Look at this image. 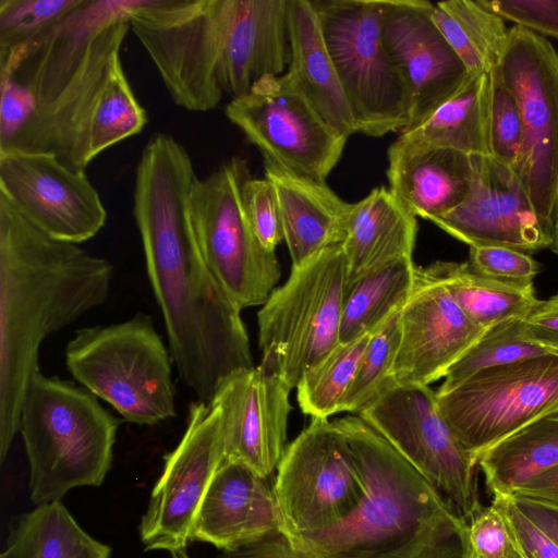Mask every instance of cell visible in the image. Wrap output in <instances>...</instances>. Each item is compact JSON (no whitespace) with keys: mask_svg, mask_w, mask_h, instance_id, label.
Segmentation results:
<instances>
[{"mask_svg":"<svg viewBox=\"0 0 558 558\" xmlns=\"http://www.w3.org/2000/svg\"><path fill=\"white\" fill-rule=\"evenodd\" d=\"M119 423L87 389L36 373L19 430L29 463L31 501H61L74 488L100 486L111 468Z\"/></svg>","mask_w":558,"mask_h":558,"instance_id":"5b68a950","label":"cell"},{"mask_svg":"<svg viewBox=\"0 0 558 558\" xmlns=\"http://www.w3.org/2000/svg\"><path fill=\"white\" fill-rule=\"evenodd\" d=\"M345 292L341 243L291 268L257 313L260 365L295 388L303 373L339 342Z\"/></svg>","mask_w":558,"mask_h":558,"instance_id":"52a82bcc","label":"cell"},{"mask_svg":"<svg viewBox=\"0 0 558 558\" xmlns=\"http://www.w3.org/2000/svg\"><path fill=\"white\" fill-rule=\"evenodd\" d=\"M280 530L268 480L242 464L223 461L196 514L192 541L233 550Z\"/></svg>","mask_w":558,"mask_h":558,"instance_id":"44dd1931","label":"cell"},{"mask_svg":"<svg viewBox=\"0 0 558 558\" xmlns=\"http://www.w3.org/2000/svg\"><path fill=\"white\" fill-rule=\"evenodd\" d=\"M416 265L402 258L359 279L347 289L339 342L372 333L409 299Z\"/></svg>","mask_w":558,"mask_h":558,"instance_id":"1f68e13d","label":"cell"},{"mask_svg":"<svg viewBox=\"0 0 558 558\" xmlns=\"http://www.w3.org/2000/svg\"><path fill=\"white\" fill-rule=\"evenodd\" d=\"M496 71L523 122L522 149L512 169L553 239L558 219V52L547 38L514 25Z\"/></svg>","mask_w":558,"mask_h":558,"instance_id":"9c48e42d","label":"cell"},{"mask_svg":"<svg viewBox=\"0 0 558 558\" xmlns=\"http://www.w3.org/2000/svg\"><path fill=\"white\" fill-rule=\"evenodd\" d=\"M401 310L373 332L343 399L341 412L360 413L387 386L400 342Z\"/></svg>","mask_w":558,"mask_h":558,"instance_id":"e575fe53","label":"cell"},{"mask_svg":"<svg viewBox=\"0 0 558 558\" xmlns=\"http://www.w3.org/2000/svg\"><path fill=\"white\" fill-rule=\"evenodd\" d=\"M350 104L357 133L402 131L408 104L384 43L385 0H311Z\"/></svg>","mask_w":558,"mask_h":558,"instance_id":"ba28073f","label":"cell"},{"mask_svg":"<svg viewBox=\"0 0 558 558\" xmlns=\"http://www.w3.org/2000/svg\"><path fill=\"white\" fill-rule=\"evenodd\" d=\"M288 0H236L228 95L247 93L266 75H282L290 62Z\"/></svg>","mask_w":558,"mask_h":558,"instance_id":"484cf974","label":"cell"},{"mask_svg":"<svg viewBox=\"0 0 558 558\" xmlns=\"http://www.w3.org/2000/svg\"><path fill=\"white\" fill-rule=\"evenodd\" d=\"M226 117L264 157L281 169L326 182L349 137L328 124L283 78L266 75L232 98Z\"/></svg>","mask_w":558,"mask_h":558,"instance_id":"5bb4252c","label":"cell"},{"mask_svg":"<svg viewBox=\"0 0 558 558\" xmlns=\"http://www.w3.org/2000/svg\"><path fill=\"white\" fill-rule=\"evenodd\" d=\"M465 527L456 512L440 514L424 524L407 543L365 558H465Z\"/></svg>","mask_w":558,"mask_h":558,"instance_id":"74e56055","label":"cell"},{"mask_svg":"<svg viewBox=\"0 0 558 558\" xmlns=\"http://www.w3.org/2000/svg\"><path fill=\"white\" fill-rule=\"evenodd\" d=\"M272 486L287 537L329 530L357 508L364 484L343 434L328 418L287 446Z\"/></svg>","mask_w":558,"mask_h":558,"instance_id":"4fadbf2b","label":"cell"},{"mask_svg":"<svg viewBox=\"0 0 558 558\" xmlns=\"http://www.w3.org/2000/svg\"><path fill=\"white\" fill-rule=\"evenodd\" d=\"M524 337L558 353V292L545 301L523 320Z\"/></svg>","mask_w":558,"mask_h":558,"instance_id":"f6af8a7d","label":"cell"},{"mask_svg":"<svg viewBox=\"0 0 558 558\" xmlns=\"http://www.w3.org/2000/svg\"><path fill=\"white\" fill-rule=\"evenodd\" d=\"M291 58L283 81L339 133H357L355 120L311 0H288Z\"/></svg>","mask_w":558,"mask_h":558,"instance_id":"cb8c5ba5","label":"cell"},{"mask_svg":"<svg viewBox=\"0 0 558 558\" xmlns=\"http://www.w3.org/2000/svg\"><path fill=\"white\" fill-rule=\"evenodd\" d=\"M551 251L558 256V219L554 226Z\"/></svg>","mask_w":558,"mask_h":558,"instance_id":"681fc988","label":"cell"},{"mask_svg":"<svg viewBox=\"0 0 558 558\" xmlns=\"http://www.w3.org/2000/svg\"><path fill=\"white\" fill-rule=\"evenodd\" d=\"M508 519L526 558H558V544L530 520L513 502L511 496H494Z\"/></svg>","mask_w":558,"mask_h":558,"instance_id":"7bdbcfd3","label":"cell"},{"mask_svg":"<svg viewBox=\"0 0 558 558\" xmlns=\"http://www.w3.org/2000/svg\"><path fill=\"white\" fill-rule=\"evenodd\" d=\"M515 506L558 544V508L511 496Z\"/></svg>","mask_w":558,"mask_h":558,"instance_id":"c3c4849f","label":"cell"},{"mask_svg":"<svg viewBox=\"0 0 558 558\" xmlns=\"http://www.w3.org/2000/svg\"><path fill=\"white\" fill-rule=\"evenodd\" d=\"M264 169L277 193L292 268L344 241L353 203L340 198L326 182L296 175L269 161H264Z\"/></svg>","mask_w":558,"mask_h":558,"instance_id":"603a6c76","label":"cell"},{"mask_svg":"<svg viewBox=\"0 0 558 558\" xmlns=\"http://www.w3.org/2000/svg\"><path fill=\"white\" fill-rule=\"evenodd\" d=\"M477 156L436 147L400 134L388 149L389 190L412 215L430 220L470 193Z\"/></svg>","mask_w":558,"mask_h":558,"instance_id":"7402d4cb","label":"cell"},{"mask_svg":"<svg viewBox=\"0 0 558 558\" xmlns=\"http://www.w3.org/2000/svg\"><path fill=\"white\" fill-rule=\"evenodd\" d=\"M493 496H510L558 465V414L538 418L501 439L477 459Z\"/></svg>","mask_w":558,"mask_h":558,"instance_id":"83f0119b","label":"cell"},{"mask_svg":"<svg viewBox=\"0 0 558 558\" xmlns=\"http://www.w3.org/2000/svg\"><path fill=\"white\" fill-rule=\"evenodd\" d=\"M223 461L221 409L215 402L195 401L181 440L163 458L162 472L141 519L140 536L146 550L185 555L198 509Z\"/></svg>","mask_w":558,"mask_h":558,"instance_id":"9a60e30c","label":"cell"},{"mask_svg":"<svg viewBox=\"0 0 558 558\" xmlns=\"http://www.w3.org/2000/svg\"><path fill=\"white\" fill-rule=\"evenodd\" d=\"M173 558H187L186 555H183V556H175Z\"/></svg>","mask_w":558,"mask_h":558,"instance_id":"f907efd6","label":"cell"},{"mask_svg":"<svg viewBox=\"0 0 558 558\" xmlns=\"http://www.w3.org/2000/svg\"><path fill=\"white\" fill-rule=\"evenodd\" d=\"M489 107L490 73L470 75L426 120L400 134L468 155L490 156Z\"/></svg>","mask_w":558,"mask_h":558,"instance_id":"f1b7e54d","label":"cell"},{"mask_svg":"<svg viewBox=\"0 0 558 558\" xmlns=\"http://www.w3.org/2000/svg\"><path fill=\"white\" fill-rule=\"evenodd\" d=\"M465 558H526L501 509L481 507L466 522Z\"/></svg>","mask_w":558,"mask_h":558,"instance_id":"f35d334b","label":"cell"},{"mask_svg":"<svg viewBox=\"0 0 558 558\" xmlns=\"http://www.w3.org/2000/svg\"><path fill=\"white\" fill-rule=\"evenodd\" d=\"M0 194L28 222L49 236L80 244L106 225L107 210L85 171L54 155L0 153Z\"/></svg>","mask_w":558,"mask_h":558,"instance_id":"2e32d148","label":"cell"},{"mask_svg":"<svg viewBox=\"0 0 558 558\" xmlns=\"http://www.w3.org/2000/svg\"><path fill=\"white\" fill-rule=\"evenodd\" d=\"M343 434L364 484V496L338 525L288 537L312 558H365L410 541L434 518L454 510L364 418L332 421Z\"/></svg>","mask_w":558,"mask_h":558,"instance_id":"277c9868","label":"cell"},{"mask_svg":"<svg viewBox=\"0 0 558 558\" xmlns=\"http://www.w3.org/2000/svg\"><path fill=\"white\" fill-rule=\"evenodd\" d=\"M112 264L49 236L0 194V461L20 430L25 393L50 335L104 304Z\"/></svg>","mask_w":558,"mask_h":558,"instance_id":"3957f363","label":"cell"},{"mask_svg":"<svg viewBox=\"0 0 558 558\" xmlns=\"http://www.w3.org/2000/svg\"><path fill=\"white\" fill-rule=\"evenodd\" d=\"M291 388L262 365L223 378L210 402L222 412L225 461L268 478L287 448Z\"/></svg>","mask_w":558,"mask_h":558,"instance_id":"d6986e66","label":"cell"},{"mask_svg":"<svg viewBox=\"0 0 558 558\" xmlns=\"http://www.w3.org/2000/svg\"><path fill=\"white\" fill-rule=\"evenodd\" d=\"M83 0H0V50L33 43Z\"/></svg>","mask_w":558,"mask_h":558,"instance_id":"d590c367","label":"cell"},{"mask_svg":"<svg viewBox=\"0 0 558 558\" xmlns=\"http://www.w3.org/2000/svg\"><path fill=\"white\" fill-rule=\"evenodd\" d=\"M143 0H83L0 63L32 96L33 112L1 151L47 153L85 171L111 146L142 132L147 112L121 60L130 15Z\"/></svg>","mask_w":558,"mask_h":558,"instance_id":"7a4b0ae2","label":"cell"},{"mask_svg":"<svg viewBox=\"0 0 558 558\" xmlns=\"http://www.w3.org/2000/svg\"><path fill=\"white\" fill-rule=\"evenodd\" d=\"M429 221L469 246L496 245L531 254L553 243L514 170L490 156H477L476 177L464 201Z\"/></svg>","mask_w":558,"mask_h":558,"instance_id":"ffe728a7","label":"cell"},{"mask_svg":"<svg viewBox=\"0 0 558 558\" xmlns=\"http://www.w3.org/2000/svg\"><path fill=\"white\" fill-rule=\"evenodd\" d=\"M28 90L11 77H1L0 148L22 130L33 112Z\"/></svg>","mask_w":558,"mask_h":558,"instance_id":"ee69618b","label":"cell"},{"mask_svg":"<svg viewBox=\"0 0 558 558\" xmlns=\"http://www.w3.org/2000/svg\"><path fill=\"white\" fill-rule=\"evenodd\" d=\"M427 267L468 318L484 330L507 319H525L541 303L533 284L518 286L488 278L469 262L437 260Z\"/></svg>","mask_w":558,"mask_h":558,"instance_id":"f546056e","label":"cell"},{"mask_svg":"<svg viewBox=\"0 0 558 558\" xmlns=\"http://www.w3.org/2000/svg\"><path fill=\"white\" fill-rule=\"evenodd\" d=\"M186 148L155 133L135 172L133 216L180 379L210 402L227 376L254 367L241 310L208 268L190 213L197 180Z\"/></svg>","mask_w":558,"mask_h":558,"instance_id":"6da1fadb","label":"cell"},{"mask_svg":"<svg viewBox=\"0 0 558 558\" xmlns=\"http://www.w3.org/2000/svg\"><path fill=\"white\" fill-rule=\"evenodd\" d=\"M523 320L507 319L487 328L450 368L437 391H446L478 371L553 352L524 337Z\"/></svg>","mask_w":558,"mask_h":558,"instance_id":"836d02e7","label":"cell"},{"mask_svg":"<svg viewBox=\"0 0 558 558\" xmlns=\"http://www.w3.org/2000/svg\"><path fill=\"white\" fill-rule=\"evenodd\" d=\"M110 546L85 532L61 501H52L11 518L0 558H110Z\"/></svg>","mask_w":558,"mask_h":558,"instance_id":"4316f807","label":"cell"},{"mask_svg":"<svg viewBox=\"0 0 558 558\" xmlns=\"http://www.w3.org/2000/svg\"><path fill=\"white\" fill-rule=\"evenodd\" d=\"M248 178L247 161L234 156L197 179L190 201L204 259L241 311L263 305L281 276L276 253L260 244L244 213L242 189Z\"/></svg>","mask_w":558,"mask_h":558,"instance_id":"30bf717a","label":"cell"},{"mask_svg":"<svg viewBox=\"0 0 558 558\" xmlns=\"http://www.w3.org/2000/svg\"><path fill=\"white\" fill-rule=\"evenodd\" d=\"M481 3L515 26L542 37L558 39V0H480Z\"/></svg>","mask_w":558,"mask_h":558,"instance_id":"b9f144b4","label":"cell"},{"mask_svg":"<svg viewBox=\"0 0 558 558\" xmlns=\"http://www.w3.org/2000/svg\"><path fill=\"white\" fill-rule=\"evenodd\" d=\"M416 217L385 186L353 203L347 236L341 243L347 262V289L359 279L402 258H412Z\"/></svg>","mask_w":558,"mask_h":558,"instance_id":"d4e9b609","label":"cell"},{"mask_svg":"<svg viewBox=\"0 0 558 558\" xmlns=\"http://www.w3.org/2000/svg\"><path fill=\"white\" fill-rule=\"evenodd\" d=\"M242 201L255 236L266 250L275 252L283 240V232L274 184L267 178H248L243 184Z\"/></svg>","mask_w":558,"mask_h":558,"instance_id":"ab89813d","label":"cell"},{"mask_svg":"<svg viewBox=\"0 0 558 558\" xmlns=\"http://www.w3.org/2000/svg\"><path fill=\"white\" fill-rule=\"evenodd\" d=\"M490 157L513 168L523 144V122L519 105L496 69L490 73Z\"/></svg>","mask_w":558,"mask_h":558,"instance_id":"8d00e7d4","label":"cell"},{"mask_svg":"<svg viewBox=\"0 0 558 558\" xmlns=\"http://www.w3.org/2000/svg\"><path fill=\"white\" fill-rule=\"evenodd\" d=\"M400 342L388 383L428 386L484 333L428 267L416 266L414 283L400 313Z\"/></svg>","mask_w":558,"mask_h":558,"instance_id":"ac0fdd59","label":"cell"},{"mask_svg":"<svg viewBox=\"0 0 558 558\" xmlns=\"http://www.w3.org/2000/svg\"><path fill=\"white\" fill-rule=\"evenodd\" d=\"M218 558H312L294 548L282 530L233 550H223Z\"/></svg>","mask_w":558,"mask_h":558,"instance_id":"bcb514c9","label":"cell"},{"mask_svg":"<svg viewBox=\"0 0 558 558\" xmlns=\"http://www.w3.org/2000/svg\"><path fill=\"white\" fill-rule=\"evenodd\" d=\"M372 333L338 342L311 365L296 385V400L312 418H328L341 412L343 399L355 377Z\"/></svg>","mask_w":558,"mask_h":558,"instance_id":"d6a6232c","label":"cell"},{"mask_svg":"<svg viewBox=\"0 0 558 558\" xmlns=\"http://www.w3.org/2000/svg\"><path fill=\"white\" fill-rule=\"evenodd\" d=\"M65 363L73 378L126 422L155 425L175 416L173 360L146 314L76 330Z\"/></svg>","mask_w":558,"mask_h":558,"instance_id":"8992f818","label":"cell"},{"mask_svg":"<svg viewBox=\"0 0 558 558\" xmlns=\"http://www.w3.org/2000/svg\"><path fill=\"white\" fill-rule=\"evenodd\" d=\"M434 4L427 0H385L384 43L408 104V123L401 132L426 120L470 76L435 25Z\"/></svg>","mask_w":558,"mask_h":558,"instance_id":"e0dca14e","label":"cell"},{"mask_svg":"<svg viewBox=\"0 0 558 558\" xmlns=\"http://www.w3.org/2000/svg\"><path fill=\"white\" fill-rule=\"evenodd\" d=\"M510 496L558 508V465L525 483Z\"/></svg>","mask_w":558,"mask_h":558,"instance_id":"7dc6e473","label":"cell"},{"mask_svg":"<svg viewBox=\"0 0 558 558\" xmlns=\"http://www.w3.org/2000/svg\"><path fill=\"white\" fill-rule=\"evenodd\" d=\"M468 522L482 507L477 461L456 438L428 386L388 383L357 413Z\"/></svg>","mask_w":558,"mask_h":558,"instance_id":"7c38bea8","label":"cell"},{"mask_svg":"<svg viewBox=\"0 0 558 558\" xmlns=\"http://www.w3.org/2000/svg\"><path fill=\"white\" fill-rule=\"evenodd\" d=\"M432 19L470 75L489 74L498 66L509 28L480 0L437 2Z\"/></svg>","mask_w":558,"mask_h":558,"instance_id":"4dcf8cb0","label":"cell"},{"mask_svg":"<svg viewBox=\"0 0 558 558\" xmlns=\"http://www.w3.org/2000/svg\"><path fill=\"white\" fill-rule=\"evenodd\" d=\"M436 396L449 428L477 461L523 426L558 414V353L478 371Z\"/></svg>","mask_w":558,"mask_h":558,"instance_id":"8fae6325","label":"cell"},{"mask_svg":"<svg viewBox=\"0 0 558 558\" xmlns=\"http://www.w3.org/2000/svg\"><path fill=\"white\" fill-rule=\"evenodd\" d=\"M472 267L488 278L518 284H533L541 265L531 254L505 246H470Z\"/></svg>","mask_w":558,"mask_h":558,"instance_id":"60d3db41","label":"cell"}]
</instances>
